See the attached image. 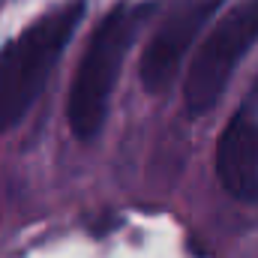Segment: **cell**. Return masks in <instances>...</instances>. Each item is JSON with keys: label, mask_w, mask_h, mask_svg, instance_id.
<instances>
[{"label": "cell", "mask_w": 258, "mask_h": 258, "mask_svg": "<svg viewBox=\"0 0 258 258\" xmlns=\"http://www.w3.org/2000/svg\"><path fill=\"white\" fill-rule=\"evenodd\" d=\"M84 12L87 0H63L0 48V132L18 126L39 99Z\"/></svg>", "instance_id": "obj_2"}, {"label": "cell", "mask_w": 258, "mask_h": 258, "mask_svg": "<svg viewBox=\"0 0 258 258\" xmlns=\"http://www.w3.org/2000/svg\"><path fill=\"white\" fill-rule=\"evenodd\" d=\"M222 6V0H180L165 21L153 30L144 54H141V84L147 93H165L174 78L177 69L183 63V57L189 54L195 36L201 33V27L213 18V12Z\"/></svg>", "instance_id": "obj_4"}, {"label": "cell", "mask_w": 258, "mask_h": 258, "mask_svg": "<svg viewBox=\"0 0 258 258\" xmlns=\"http://www.w3.org/2000/svg\"><path fill=\"white\" fill-rule=\"evenodd\" d=\"M153 12L156 3L150 0H120L102 15V21L90 33L87 48L75 69L69 87V105H66L75 138L93 141L102 132L123 60Z\"/></svg>", "instance_id": "obj_1"}, {"label": "cell", "mask_w": 258, "mask_h": 258, "mask_svg": "<svg viewBox=\"0 0 258 258\" xmlns=\"http://www.w3.org/2000/svg\"><path fill=\"white\" fill-rule=\"evenodd\" d=\"M255 99H258V84H255Z\"/></svg>", "instance_id": "obj_6"}, {"label": "cell", "mask_w": 258, "mask_h": 258, "mask_svg": "<svg viewBox=\"0 0 258 258\" xmlns=\"http://www.w3.org/2000/svg\"><path fill=\"white\" fill-rule=\"evenodd\" d=\"M258 42V0H240L201 42L183 84V102L189 114H207L225 93L234 69Z\"/></svg>", "instance_id": "obj_3"}, {"label": "cell", "mask_w": 258, "mask_h": 258, "mask_svg": "<svg viewBox=\"0 0 258 258\" xmlns=\"http://www.w3.org/2000/svg\"><path fill=\"white\" fill-rule=\"evenodd\" d=\"M216 177L222 189L237 201H258V114L246 105L216 144Z\"/></svg>", "instance_id": "obj_5"}]
</instances>
